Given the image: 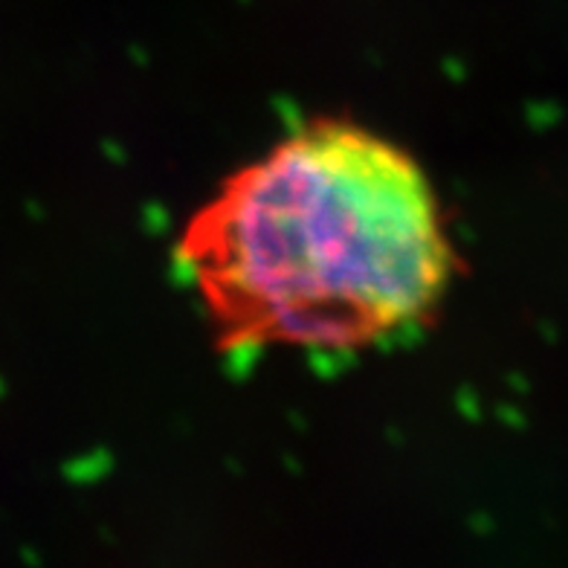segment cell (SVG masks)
<instances>
[{"label":"cell","mask_w":568,"mask_h":568,"mask_svg":"<svg viewBox=\"0 0 568 568\" xmlns=\"http://www.w3.org/2000/svg\"><path fill=\"white\" fill-rule=\"evenodd\" d=\"M226 348H359L424 320L453 273L438 197L392 142L343 122L232 174L178 241Z\"/></svg>","instance_id":"cell-1"}]
</instances>
